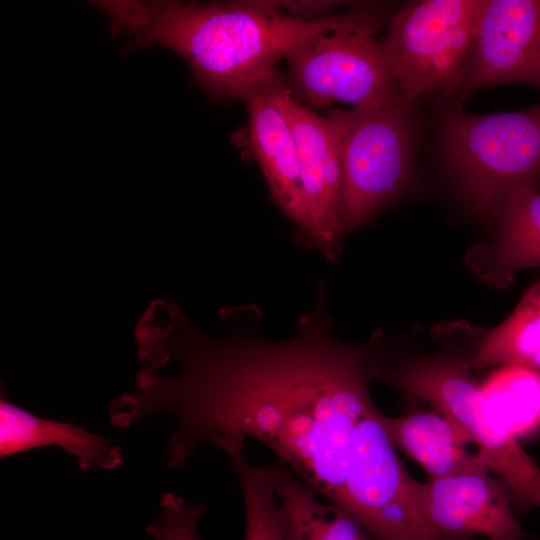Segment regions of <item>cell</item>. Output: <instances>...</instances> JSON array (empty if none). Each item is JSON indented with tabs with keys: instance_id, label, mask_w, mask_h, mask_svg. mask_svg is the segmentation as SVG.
<instances>
[{
	"instance_id": "6da1fadb",
	"label": "cell",
	"mask_w": 540,
	"mask_h": 540,
	"mask_svg": "<svg viewBox=\"0 0 540 540\" xmlns=\"http://www.w3.org/2000/svg\"><path fill=\"white\" fill-rule=\"evenodd\" d=\"M327 301L320 281L312 309L285 340L263 336L264 316L255 304L220 309L221 337L194 327L182 310L156 326L147 354L173 372L141 368L129 404L138 420L174 418L169 467L181 468L203 442L218 448L253 439L340 505L361 424L377 408L370 381L394 353L382 331L365 343L338 339Z\"/></svg>"
},
{
	"instance_id": "7a4b0ae2",
	"label": "cell",
	"mask_w": 540,
	"mask_h": 540,
	"mask_svg": "<svg viewBox=\"0 0 540 540\" xmlns=\"http://www.w3.org/2000/svg\"><path fill=\"white\" fill-rule=\"evenodd\" d=\"M93 3L108 16L111 35L127 36L124 54L152 45L168 48L186 60L197 83L220 99H242L309 37L382 21V11L373 4L303 20L286 14L277 1Z\"/></svg>"
},
{
	"instance_id": "3957f363",
	"label": "cell",
	"mask_w": 540,
	"mask_h": 540,
	"mask_svg": "<svg viewBox=\"0 0 540 540\" xmlns=\"http://www.w3.org/2000/svg\"><path fill=\"white\" fill-rule=\"evenodd\" d=\"M473 346L448 345L433 354L395 359L379 368L374 379L455 422L477 445L490 472L507 485L515 510L540 508V464L473 377Z\"/></svg>"
},
{
	"instance_id": "277c9868",
	"label": "cell",
	"mask_w": 540,
	"mask_h": 540,
	"mask_svg": "<svg viewBox=\"0 0 540 540\" xmlns=\"http://www.w3.org/2000/svg\"><path fill=\"white\" fill-rule=\"evenodd\" d=\"M442 145L466 201L493 216L513 194L540 183V103L485 115L452 109Z\"/></svg>"
},
{
	"instance_id": "5b68a950",
	"label": "cell",
	"mask_w": 540,
	"mask_h": 540,
	"mask_svg": "<svg viewBox=\"0 0 540 540\" xmlns=\"http://www.w3.org/2000/svg\"><path fill=\"white\" fill-rule=\"evenodd\" d=\"M411 107L400 99L327 113L341 169L339 218L344 237L406 188L414 152Z\"/></svg>"
},
{
	"instance_id": "8992f818",
	"label": "cell",
	"mask_w": 540,
	"mask_h": 540,
	"mask_svg": "<svg viewBox=\"0 0 540 540\" xmlns=\"http://www.w3.org/2000/svg\"><path fill=\"white\" fill-rule=\"evenodd\" d=\"M481 0H420L392 16L380 43L402 100L456 93L473 41Z\"/></svg>"
},
{
	"instance_id": "52a82bcc",
	"label": "cell",
	"mask_w": 540,
	"mask_h": 540,
	"mask_svg": "<svg viewBox=\"0 0 540 540\" xmlns=\"http://www.w3.org/2000/svg\"><path fill=\"white\" fill-rule=\"evenodd\" d=\"M381 23H364L320 32L286 56L285 79L292 98L304 107L344 103L376 107L402 99L380 43Z\"/></svg>"
},
{
	"instance_id": "ba28073f",
	"label": "cell",
	"mask_w": 540,
	"mask_h": 540,
	"mask_svg": "<svg viewBox=\"0 0 540 540\" xmlns=\"http://www.w3.org/2000/svg\"><path fill=\"white\" fill-rule=\"evenodd\" d=\"M276 100L292 129L299 162L301 212L294 240L335 262L344 235L339 218L341 169L331 127L326 116L292 98L284 78Z\"/></svg>"
},
{
	"instance_id": "9c48e42d",
	"label": "cell",
	"mask_w": 540,
	"mask_h": 540,
	"mask_svg": "<svg viewBox=\"0 0 540 540\" xmlns=\"http://www.w3.org/2000/svg\"><path fill=\"white\" fill-rule=\"evenodd\" d=\"M540 89V0H481L469 57L456 90L463 101L491 85Z\"/></svg>"
},
{
	"instance_id": "30bf717a",
	"label": "cell",
	"mask_w": 540,
	"mask_h": 540,
	"mask_svg": "<svg viewBox=\"0 0 540 540\" xmlns=\"http://www.w3.org/2000/svg\"><path fill=\"white\" fill-rule=\"evenodd\" d=\"M489 471L460 473L416 482L415 490L430 527L447 540H524L510 491Z\"/></svg>"
},
{
	"instance_id": "8fae6325",
	"label": "cell",
	"mask_w": 540,
	"mask_h": 540,
	"mask_svg": "<svg viewBox=\"0 0 540 540\" xmlns=\"http://www.w3.org/2000/svg\"><path fill=\"white\" fill-rule=\"evenodd\" d=\"M283 77L274 71L242 97L248 112L251 151L275 203L296 225L301 212L300 171L295 138L276 94Z\"/></svg>"
},
{
	"instance_id": "7c38bea8",
	"label": "cell",
	"mask_w": 540,
	"mask_h": 540,
	"mask_svg": "<svg viewBox=\"0 0 540 540\" xmlns=\"http://www.w3.org/2000/svg\"><path fill=\"white\" fill-rule=\"evenodd\" d=\"M493 217L494 237L471 246L464 263L481 283L503 289L518 272L540 267V192H516Z\"/></svg>"
},
{
	"instance_id": "4fadbf2b",
	"label": "cell",
	"mask_w": 540,
	"mask_h": 540,
	"mask_svg": "<svg viewBox=\"0 0 540 540\" xmlns=\"http://www.w3.org/2000/svg\"><path fill=\"white\" fill-rule=\"evenodd\" d=\"M381 424L395 449L419 464L429 479L467 472L489 471L479 456L467 450L468 435L450 418L434 411H411L399 416L381 412Z\"/></svg>"
},
{
	"instance_id": "5bb4252c",
	"label": "cell",
	"mask_w": 540,
	"mask_h": 540,
	"mask_svg": "<svg viewBox=\"0 0 540 540\" xmlns=\"http://www.w3.org/2000/svg\"><path fill=\"white\" fill-rule=\"evenodd\" d=\"M57 446L77 458L84 471L113 470L124 460L122 450L104 437L66 422L38 417L3 398L0 401V457Z\"/></svg>"
},
{
	"instance_id": "9a60e30c",
	"label": "cell",
	"mask_w": 540,
	"mask_h": 540,
	"mask_svg": "<svg viewBox=\"0 0 540 540\" xmlns=\"http://www.w3.org/2000/svg\"><path fill=\"white\" fill-rule=\"evenodd\" d=\"M279 503L284 540H374L348 513L317 493L283 461L262 466Z\"/></svg>"
},
{
	"instance_id": "2e32d148",
	"label": "cell",
	"mask_w": 540,
	"mask_h": 540,
	"mask_svg": "<svg viewBox=\"0 0 540 540\" xmlns=\"http://www.w3.org/2000/svg\"><path fill=\"white\" fill-rule=\"evenodd\" d=\"M470 363L473 369L506 366L540 370V279L524 291L502 323L479 330Z\"/></svg>"
},
{
	"instance_id": "e0dca14e",
	"label": "cell",
	"mask_w": 540,
	"mask_h": 540,
	"mask_svg": "<svg viewBox=\"0 0 540 540\" xmlns=\"http://www.w3.org/2000/svg\"><path fill=\"white\" fill-rule=\"evenodd\" d=\"M245 440L222 446L238 481L244 506V540H284L283 516L262 466L251 465L244 453Z\"/></svg>"
},
{
	"instance_id": "ac0fdd59",
	"label": "cell",
	"mask_w": 540,
	"mask_h": 540,
	"mask_svg": "<svg viewBox=\"0 0 540 540\" xmlns=\"http://www.w3.org/2000/svg\"><path fill=\"white\" fill-rule=\"evenodd\" d=\"M158 520L146 527L154 540H200L197 528L205 512L202 503H188L174 493H165L160 500Z\"/></svg>"
}]
</instances>
